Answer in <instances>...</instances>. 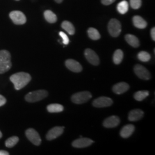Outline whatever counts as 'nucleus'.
Masks as SVG:
<instances>
[{
	"label": "nucleus",
	"instance_id": "1",
	"mask_svg": "<svg viewBox=\"0 0 155 155\" xmlns=\"http://www.w3.org/2000/svg\"><path fill=\"white\" fill-rule=\"evenodd\" d=\"M10 80L13 83L15 89L19 90L28 84L31 80V77L26 72H18L12 75Z\"/></svg>",
	"mask_w": 155,
	"mask_h": 155
},
{
	"label": "nucleus",
	"instance_id": "2",
	"mask_svg": "<svg viewBox=\"0 0 155 155\" xmlns=\"http://www.w3.org/2000/svg\"><path fill=\"white\" fill-rule=\"evenodd\" d=\"M11 56L6 50L0 51V74L7 72L11 68Z\"/></svg>",
	"mask_w": 155,
	"mask_h": 155
},
{
	"label": "nucleus",
	"instance_id": "3",
	"mask_svg": "<svg viewBox=\"0 0 155 155\" xmlns=\"http://www.w3.org/2000/svg\"><path fill=\"white\" fill-rule=\"evenodd\" d=\"M48 92L45 90H39L30 92L26 95L25 98L28 102H35L47 97Z\"/></svg>",
	"mask_w": 155,
	"mask_h": 155
},
{
	"label": "nucleus",
	"instance_id": "4",
	"mask_svg": "<svg viewBox=\"0 0 155 155\" xmlns=\"http://www.w3.org/2000/svg\"><path fill=\"white\" fill-rule=\"evenodd\" d=\"M108 31L111 36L118 37L121 32V24L116 18H112L108 24Z\"/></svg>",
	"mask_w": 155,
	"mask_h": 155
},
{
	"label": "nucleus",
	"instance_id": "5",
	"mask_svg": "<svg viewBox=\"0 0 155 155\" xmlns=\"http://www.w3.org/2000/svg\"><path fill=\"white\" fill-rule=\"evenodd\" d=\"M92 97L89 91H82L74 94L71 97L72 102L76 104H82L88 101Z\"/></svg>",
	"mask_w": 155,
	"mask_h": 155
},
{
	"label": "nucleus",
	"instance_id": "6",
	"mask_svg": "<svg viewBox=\"0 0 155 155\" xmlns=\"http://www.w3.org/2000/svg\"><path fill=\"white\" fill-rule=\"evenodd\" d=\"M9 17L12 21L16 25H22L27 21V18L22 12L14 11L9 13Z\"/></svg>",
	"mask_w": 155,
	"mask_h": 155
},
{
	"label": "nucleus",
	"instance_id": "7",
	"mask_svg": "<svg viewBox=\"0 0 155 155\" xmlns=\"http://www.w3.org/2000/svg\"><path fill=\"white\" fill-rule=\"evenodd\" d=\"M25 134L28 140L35 145H40L41 142V139L39 136V133H38L35 129L32 128L28 129L26 132Z\"/></svg>",
	"mask_w": 155,
	"mask_h": 155
},
{
	"label": "nucleus",
	"instance_id": "8",
	"mask_svg": "<svg viewBox=\"0 0 155 155\" xmlns=\"http://www.w3.org/2000/svg\"><path fill=\"white\" fill-rule=\"evenodd\" d=\"M134 71L138 77L144 80H149L150 78V74L149 71L143 66L136 64L134 67Z\"/></svg>",
	"mask_w": 155,
	"mask_h": 155
},
{
	"label": "nucleus",
	"instance_id": "9",
	"mask_svg": "<svg viewBox=\"0 0 155 155\" xmlns=\"http://www.w3.org/2000/svg\"><path fill=\"white\" fill-rule=\"evenodd\" d=\"M113 104V100L109 97H101L94 100L93 105L96 107H109Z\"/></svg>",
	"mask_w": 155,
	"mask_h": 155
},
{
	"label": "nucleus",
	"instance_id": "10",
	"mask_svg": "<svg viewBox=\"0 0 155 155\" xmlns=\"http://www.w3.org/2000/svg\"><path fill=\"white\" fill-rule=\"evenodd\" d=\"M84 55L90 63L94 66H98L100 64V59L97 54L93 50L87 48L84 51Z\"/></svg>",
	"mask_w": 155,
	"mask_h": 155
},
{
	"label": "nucleus",
	"instance_id": "11",
	"mask_svg": "<svg viewBox=\"0 0 155 155\" xmlns=\"http://www.w3.org/2000/svg\"><path fill=\"white\" fill-rule=\"evenodd\" d=\"M64 127H56L52 128L47 134L46 138L48 140H52L61 136L64 131Z\"/></svg>",
	"mask_w": 155,
	"mask_h": 155
},
{
	"label": "nucleus",
	"instance_id": "12",
	"mask_svg": "<svg viewBox=\"0 0 155 155\" xmlns=\"http://www.w3.org/2000/svg\"><path fill=\"white\" fill-rule=\"evenodd\" d=\"M94 143V141L89 138H82L77 139L72 142V146L75 148H82L90 146Z\"/></svg>",
	"mask_w": 155,
	"mask_h": 155
},
{
	"label": "nucleus",
	"instance_id": "13",
	"mask_svg": "<svg viewBox=\"0 0 155 155\" xmlns=\"http://www.w3.org/2000/svg\"><path fill=\"white\" fill-rule=\"evenodd\" d=\"M65 64L67 68L72 72H79L82 70V67L81 64L74 59L67 60L65 62Z\"/></svg>",
	"mask_w": 155,
	"mask_h": 155
},
{
	"label": "nucleus",
	"instance_id": "14",
	"mask_svg": "<svg viewBox=\"0 0 155 155\" xmlns=\"http://www.w3.org/2000/svg\"><path fill=\"white\" fill-rule=\"evenodd\" d=\"M120 122V120L118 117L116 116H112L106 118L104 122H103V125L107 128H111L117 127Z\"/></svg>",
	"mask_w": 155,
	"mask_h": 155
},
{
	"label": "nucleus",
	"instance_id": "15",
	"mask_svg": "<svg viewBox=\"0 0 155 155\" xmlns=\"http://www.w3.org/2000/svg\"><path fill=\"white\" fill-rule=\"evenodd\" d=\"M113 91L117 94H122L129 89V85L125 82L117 83L113 87Z\"/></svg>",
	"mask_w": 155,
	"mask_h": 155
},
{
	"label": "nucleus",
	"instance_id": "16",
	"mask_svg": "<svg viewBox=\"0 0 155 155\" xmlns=\"http://www.w3.org/2000/svg\"><path fill=\"white\" fill-rule=\"evenodd\" d=\"M144 116V112L140 109H134L130 111L128 115L130 121H137L141 119Z\"/></svg>",
	"mask_w": 155,
	"mask_h": 155
},
{
	"label": "nucleus",
	"instance_id": "17",
	"mask_svg": "<svg viewBox=\"0 0 155 155\" xmlns=\"http://www.w3.org/2000/svg\"><path fill=\"white\" fill-rule=\"evenodd\" d=\"M134 129V126L132 124L127 125L122 127L120 132V135L122 138H128L133 134Z\"/></svg>",
	"mask_w": 155,
	"mask_h": 155
},
{
	"label": "nucleus",
	"instance_id": "18",
	"mask_svg": "<svg viewBox=\"0 0 155 155\" xmlns=\"http://www.w3.org/2000/svg\"><path fill=\"white\" fill-rule=\"evenodd\" d=\"M133 25L139 29H144L147 26V22L141 16H135L133 18Z\"/></svg>",
	"mask_w": 155,
	"mask_h": 155
},
{
	"label": "nucleus",
	"instance_id": "19",
	"mask_svg": "<svg viewBox=\"0 0 155 155\" xmlns=\"http://www.w3.org/2000/svg\"><path fill=\"white\" fill-rule=\"evenodd\" d=\"M125 38L127 43L133 47L137 48L140 45L139 39L134 35L131 34H127L125 36Z\"/></svg>",
	"mask_w": 155,
	"mask_h": 155
},
{
	"label": "nucleus",
	"instance_id": "20",
	"mask_svg": "<svg viewBox=\"0 0 155 155\" xmlns=\"http://www.w3.org/2000/svg\"><path fill=\"white\" fill-rule=\"evenodd\" d=\"M44 16L47 21L50 23H55L57 21V16L53 12L47 10L44 13Z\"/></svg>",
	"mask_w": 155,
	"mask_h": 155
},
{
	"label": "nucleus",
	"instance_id": "21",
	"mask_svg": "<svg viewBox=\"0 0 155 155\" xmlns=\"http://www.w3.org/2000/svg\"><path fill=\"white\" fill-rule=\"evenodd\" d=\"M61 27L70 35L75 33V28L71 22L68 21H64L61 24Z\"/></svg>",
	"mask_w": 155,
	"mask_h": 155
},
{
	"label": "nucleus",
	"instance_id": "22",
	"mask_svg": "<svg viewBox=\"0 0 155 155\" xmlns=\"http://www.w3.org/2000/svg\"><path fill=\"white\" fill-rule=\"evenodd\" d=\"M47 109L50 113H60L63 111L64 107L61 104H53L47 106Z\"/></svg>",
	"mask_w": 155,
	"mask_h": 155
},
{
	"label": "nucleus",
	"instance_id": "23",
	"mask_svg": "<svg viewBox=\"0 0 155 155\" xmlns=\"http://www.w3.org/2000/svg\"><path fill=\"white\" fill-rule=\"evenodd\" d=\"M117 9L118 12L120 14H125L129 9V4L127 1L124 0L120 2L117 6Z\"/></svg>",
	"mask_w": 155,
	"mask_h": 155
},
{
	"label": "nucleus",
	"instance_id": "24",
	"mask_svg": "<svg viewBox=\"0 0 155 155\" xmlns=\"http://www.w3.org/2000/svg\"><path fill=\"white\" fill-rule=\"evenodd\" d=\"M124 53L122 50H117L113 55V61L116 64H119L122 62Z\"/></svg>",
	"mask_w": 155,
	"mask_h": 155
},
{
	"label": "nucleus",
	"instance_id": "25",
	"mask_svg": "<svg viewBox=\"0 0 155 155\" xmlns=\"http://www.w3.org/2000/svg\"><path fill=\"white\" fill-rule=\"evenodd\" d=\"M87 33L89 35V38L93 40H97L101 38V35L98 31L97 29L94 28H90L88 31Z\"/></svg>",
	"mask_w": 155,
	"mask_h": 155
},
{
	"label": "nucleus",
	"instance_id": "26",
	"mask_svg": "<svg viewBox=\"0 0 155 155\" xmlns=\"http://www.w3.org/2000/svg\"><path fill=\"white\" fill-rule=\"evenodd\" d=\"M150 94V93L147 90L144 91H139L136 92L134 95V99L138 101H141L144 99H145Z\"/></svg>",
	"mask_w": 155,
	"mask_h": 155
},
{
	"label": "nucleus",
	"instance_id": "27",
	"mask_svg": "<svg viewBox=\"0 0 155 155\" xmlns=\"http://www.w3.org/2000/svg\"><path fill=\"white\" fill-rule=\"evenodd\" d=\"M19 141V139L17 136H12L7 139L5 141V146L8 148H12L15 146Z\"/></svg>",
	"mask_w": 155,
	"mask_h": 155
},
{
	"label": "nucleus",
	"instance_id": "28",
	"mask_svg": "<svg viewBox=\"0 0 155 155\" xmlns=\"http://www.w3.org/2000/svg\"><path fill=\"white\" fill-rule=\"evenodd\" d=\"M137 58L140 61L147 62L150 59L151 56L148 52L146 51H141L138 54Z\"/></svg>",
	"mask_w": 155,
	"mask_h": 155
},
{
	"label": "nucleus",
	"instance_id": "29",
	"mask_svg": "<svg viewBox=\"0 0 155 155\" xmlns=\"http://www.w3.org/2000/svg\"><path fill=\"white\" fill-rule=\"evenodd\" d=\"M141 0H130V5L134 9H138L141 6Z\"/></svg>",
	"mask_w": 155,
	"mask_h": 155
},
{
	"label": "nucleus",
	"instance_id": "30",
	"mask_svg": "<svg viewBox=\"0 0 155 155\" xmlns=\"http://www.w3.org/2000/svg\"><path fill=\"white\" fill-rule=\"evenodd\" d=\"M59 35L61 36V37L63 39V43L65 45H68V43L70 42V40H69V39H68L66 34L61 31V32H59Z\"/></svg>",
	"mask_w": 155,
	"mask_h": 155
},
{
	"label": "nucleus",
	"instance_id": "31",
	"mask_svg": "<svg viewBox=\"0 0 155 155\" xmlns=\"http://www.w3.org/2000/svg\"><path fill=\"white\" fill-rule=\"evenodd\" d=\"M115 1L116 0H101V2L105 5H109L115 2Z\"/></svg>",
	"mask_w": 155,
	"mask_h": 155
},
{
	"label": "nucleus",
	"instance_id": "32",
	"mask_svg": "<svg viewBox=\"0 0 155 155\" xmlns=\"http://www.w3.org/2000/svg\"><path fill=\"white\" fill-rule=\"evenodd\" d=\"M6 102V100L5 98L2 96V95H0V107L4 105Z\"/></svg>",
	"mask_w": 155,
	"mask_h": 155
},
{
	"label": "nucleus",
	"instance_id": "33",
	"mask_svg": "<svg viewBox=\"0 0 155 155\" xmlns=\"http://www.w3.org/2000/svg\"><path fill=\"white\" fill-rule=\"evenodd\" d=\"M150 35H151V37H152V39L155 41V27H153V28H152L151 29V32H150Z\"/></svg>",
	"mask_w": 155,
	"mask_h": 155
},
{
	"label": "nucleus",
	"instance_id": "34",
	"mask_svg": "<svg viewBox=\"0 0 155 155\" xmlns=\"http://www.w3.org/2000/svg\"><path fill=\"white\" fill-rule=\"evenodd\" d=\"M9 153H8V152L6 151V150H0V155H9Z\"/></svg>",
	"mask_w": 155,
	"mask_h": 155
},
{
	"label": "nucleus",
	"instance_id": "35",
	"mask_svg": "<svg viewBox=\"0 0 155 155\" xmlns=\"http://www.w3.org/2000/svg\"><path fill=\"white\" fill-rule=\"evenodd\" d=\"M55 1L57 3H61V2L63 1V0H55Z\"/></svg>",
	"mask_w": 155,
	"mask_h": 155
},
{
	"label": "nucleus",
	"instance_id": "36",
	"mask_svg": "<svg viewBox=\"0 0 155 155\" xmlns=\"http://www.w3.org/2000/svg\"><path fill=\"white\" fill-rule=\"evenodd\" d=\"M2 137V134L1 133V132L0 131V139H1Z\"/></svg>",
	"mask_w": 155,
	"mask_h": 155
},
{
	"label": "nucleus",
	"instance_id": "37",
	"mask_svg": "<svg viewBox=\"0 0 155 155\" xmlns=\"http://www.w3.org/2000/svg\"><path fill=\"white\" fill-rule=\"evenodd\" d=\"M16 1H20V0H16Z\"/></svg>",
	"mask_w": 155,
	"mask_h": 155
}]
</instances>
